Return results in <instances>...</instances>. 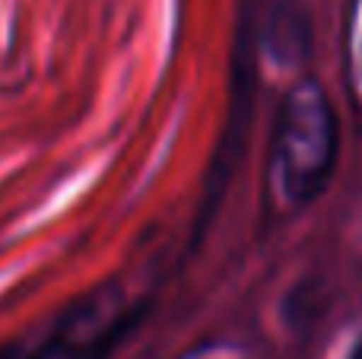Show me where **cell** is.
Here are the masks:
<instances>
[{"label": "cell", "mask_w": 362, "mask_h": 359, "mask_svg": "<svg viewBox=\"0 0 362 359\" xmlns=\"http://www.w3.org/2000/svg\"><path fill=\"white\" fill-rule=\"evenodd\" d=\"M337 165V118L315 80L296 83L280 105L274 172L289 204H308L327 188Z\"/></svg>", "instance_id": "6da1fadb"}, {"label": "cell", "mask_w": 362, "mask_h": 359, "mask_svg": "<svg viewBox=\"0 0 362 359\" xmlns=\"http://www.w3.org/2000/svg\"><path fill=\"white\" fill-rule=\"evenodd\" d=\"M137 305L127 302L121 283H108L89 290L76 302H70L42 341L29 343L16 356L0 359H108L124 334L140 322Z\"/></svg>", "instance_id": "7a4b0ae2"}, {"label": "cell", "mask_w": 362, "mask_h": 359, "mask_svg": "<svg viewBox=\"0 0 362 359\" xmlns=\"http://www.w3.org/2000/svg\"><path fill=\"white\" fill-rule=\"evenodd\" d=\"M350 359H362V337H359V341H356V347H353V350H350Z\"/></svg>", "instance_id": "3957f363"}]
</instances>
